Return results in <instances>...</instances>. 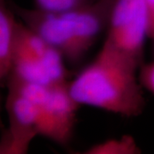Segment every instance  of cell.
<instances>
[{
    "label": "cell",
    "instance_id": "obj_3",
    "mask_svg": "<svg viewBox=\"0 0 154 154\" xmlns=\"http://www.w3.org/2000/svg\"><path fill=\"white\" fill-rule=\"evenodd\" d=\"M9 2L21 21L58 51L68 63L76 64L86 55L62 12H51L36 7L28 9L17 5L12 0Z\"/></svg>",
    "mask_w": 154,
    "mask_h": 154
},
{
    "label": "cell",
    "instance_id": "obj_11",
    "mask_svg": "<svg viewBox=\"0 0 154 154\" xmlns=\"http://www.w3.org/2000/svg\"><path fill=\"white\" fill-rule=\"evenodd\" d=\"M149 15L148 37L154 38V0H146Z\"/></svg>",
    "mask_w": 154,
    "mask_h": 154
},
{
    "label": "cell",
    "instance_id": "obj_7",
    "mask_svg": "<svg viewBox=\"0 0 154 154\" xmlns=\"http://www.w3.org/2000/svg\"><path fill=\"white\" fill-rule=\"evenodd\" d=\"M17 14L7 0H0V80L5 82L12 71Z\"/></svg>",
    "mask_w": 154,
    "mask_h": 154
},
{
    "label": "cell",
    "instance_id": "obj_8",
    "mask_svg": "<svg viewBox=\"0 0 154 154\" xmlns=\"http://www.w3.org/2000/svg\"><path fill=\"white\" fill-rule=\"evenodd\" d=\"M141 152L134 137L124 135L120 139H111L96 144L88 149L87 154H138Z\"/></svg>",
    "mask_w": 154,
    "mask_h": 154
},
{
    "label": "cell",
    "instance_id": "obj_13",
    "mask_svg": "<svg viewBox=\"0 0 154 154\" xmlns=\"http://www.w3.org/2000/svg\"><path fill=\"white\" fill-rule=\"evenodd\" d=\"M7 1H9V0H7Z\"/></svg>",
    "mask_w": 154,
    "mask_h": 154
},
{
    "label": "cell",
    "instance_id": "obj_12",
    "mask_svg": "<svg viewBox=\"0 0 154 154\" xmlns=\"http://www.w3.org/2000/svg\"><path fill=\"white\" fill-rule=\"evenodd\" d=\"M152 39H154V38H152Z\"/></svg>",
    "mask_w": 154,
    "mask_h": 154
},
{
    "label": "cell",
    "instance_id": "obj_4",
    "mask_svg": "<svg viewBox=\"0 0 154 154\" xmlns=\"http://www.w3.org/2000/svg\"><path fill=\"white\" fill-rule=\"evenodd\" d=\"M80 105L70 94L69 82L52 85L49 99L38 108V135L67 145L71 140Z\"/></svg>",
    "mask_w": 154,
    "mask_h": 154
},
{
    "label": "cell",
    "instance_id": "obj_5",
    "mask_svg": "<svg viewBox=\"0 0 154 154\" xmlns=\"http://www.w3.org/2000/svg\"><path fill=\"white\" fill-rule=\"evenodd\" d=\"M6 110L9 127L2 136L0 153H27L31 141L38 135V108L22 95L8 90Z\"/></svg>",
    "mask_w": 154,
    "mask_h": 154
},
{
    "label": "cell",
    "instance_id": "obj_6",
    "mask_svg": "<svg viewBox=\"0 0 154 154\" xmlns=\"http://www.w3.org/2000/svg\"><path fill=\"white\" fill-rule=\"evenodd\" d=\"M116 0H95L74 11L62 12L82 51L87 53L99 36L109 28Z\"/></svg>",
    "mask_w": 154,
    "mask_h": 154
},
{
    "label": "cell",
    "instance_id": "obj_2",
    "mask_svg": "<svg viewBox=\"0 0 154 154\" xmlns=\"http://www.w3.org/2000/svg\"><path fill=\"white\" fill-rule=\"evenodd\" d=\"M149 15L146 0H116L106 40L117 50L142 63L148 37Z\"/></svg>",
    "mask_w": 154,
    "mask_h": 154
},
{
    "label": "cell",
    "instance_id": "obj_9",
    "mask_svg": "<svg viewBox=\"0 0 154 154\" xmlns=\"http://www.w3.org/2000/svg\"><path fill=\"white\" fill-rule=\"evenodd\" d=\"M95 0H34L36 8L51 12H67L92 4Z\"/></svg>",
    "mask_w": 154,
    "mask_h": 154
},
{
    "label": "cell",
    "instance_id": "obj_1",
    "mask_svg": "<svg viewBox=\"0 0 154 154\" xmlns=\"http://www.w3.org/2000/svg\"><path fill=\"white\" fill-rule=\"evenodd\" d=\"M142 63L117 50L106 39L94 61L69 82V92L81 105L135 117L146 106L137 76Z\"/></svg>",
    "mask_w": 154,
    "mask_h": 154
},
{
    "label": "cell",
    "instance_id": "obj_10",
    "mask_svg": "<svg viewBox=\"0 0 154 154\" xmlns=\"http://www.w3.org/2000/svg\"><path fill=\"white\" fill-rule=\"evenodd\" d=\"M139 79L143 88L154 94V62L141 65Z\"/></svg>",
    "mask_w": 154,
    "mask_h": 154
}]
</instances>
